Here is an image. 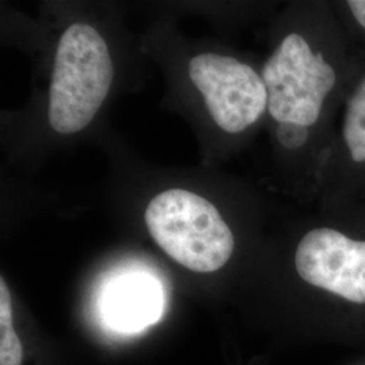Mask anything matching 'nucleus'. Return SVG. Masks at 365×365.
Returning a JSON list of instances; mask_svg holds the SVG:
<instances>
[{"label": "nucleus", "mask_w": 365, "mask_h": 365, "mask_svg": "<svg viewBox=\"0 0 365 365\" xmlns=\"http://www.w3.org/2000/svg\"><path fill=\"white\" fill-rule=\"evenodd\" d=\"M354 46L331 1L306 6L304 21L286 31L261 68L274 125H330L352 71Z\"/></svg>", "instance_id": "f257e3e1"}, {"label": "nucleus", "mask_w": 365, "mask_h": 365, "mask_svg": "<svg viewBox=\"0 0 365 365\" xmlns=\"http://www.w3.org/2000/svg\"><path fill=\"white\" fill-rule=\"evenodd\" d=\"M114 78V66L102 34L87 24H75L61 36L54 56L48 119L58 134L86 129L103 105Z\"/></svg>", "instance_id": "f03ea898"}, {"label": "nucleus", "mask_w": 365, "mask_h": 365, "mask_svg": "<svg viewBox=\"0 0 365 365\" xmlns=\"http://www.w3.org/2000/svg\"><path fill=\"white\" fill-rule=\"evenodd\" d=\"M145 222L157 245L190 271L215 272L235 252V235L220 210L195 192L173 188L158 194Z\"/></svg>", "instance_id": "7ed1b4c3"}, {"label": "nucleus", "mask_w": 365, "mask_h": 365, "mask_svg": "<svg viewBox=\"0 0 365 365\" xmlns=\"http://www.w3.org/2000/svg\"><path fill=\"white\" fill-rule=\"evenodd\" d=\"M352 71L330 126L321 173V209L365 200V48H354Z\"/></svg>", "instance_id": "20e7f679"}, {"label": "nucleus", "mask_w": 365, "mask_h": 365, "mask_svg": "<svg viewBox=\"0 0 365 365\" xmlns=\"http://www.w3.org/2000/svg\"><path fill=\"white\" fill-rule=\"evenodd\" d=\"M188 75L203 95L212 120L227 134H241L268 114L261 72L235 57L197 54L190 60Z\"/></svg>", "instance_id": "39448f33"}, {"label": "nucleus", "mask_w": 365, "mask_h": 365, "mask_svg": "<svg viewBox=\"0 0 365 365\" xmlns=\"http://www.w3.org/2000/svg\"><path fill=\"white\" fill-rule=\"evenodd\" d=\"M161 309V292L155 280L143 274L120 279L110 288L106 313L120 329L134 330L155 322Z\"/></svg>", "instance_id": "423d86ee"}, {"label": "nucleus", "mask_w": 365, "mask_h": 365, "mask_svg": "<svg viewBox=\"0 0 365 365\" xmlns=\"http://www.w3.org/2000/svg\"><path fill=\"white\" fill-rule=\"evenodd\" d=\"M24 348L13 327V302L4 277L0 279V365H22Z\"/></svg>", "instance_id": "0eeeda50"}, {"label": "nucleus", "mask_w": 365, "mask_h": 365, "mask_svg": "<svg viewBox=\"0 0 365 365\" xmlns=\"http://www.w3.org/2000/svg\"><path fill=\"white\" fill-rule=\"evenodd\" d=\"M333 10L354 48H365V0H333Z\"/></svg>", "instance_id": "6e6552de"}]
</instances>
